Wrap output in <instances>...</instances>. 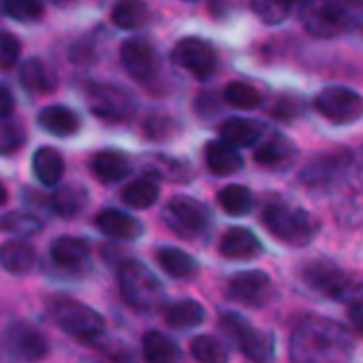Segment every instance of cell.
<instances>
[{
    "label": "cell",
    "mask_w": 363,
    "mask_h": 363,
    "mask_svg": "<svg viewBox=\"0 0 363 363\" xmlns=\"http://www.w3.org/2000/svg\"><path fill=\"white\" fill-rule=\"evenodd\" d=\"M126 73L137 82H150L158 73V54L145 39H130L120 50Z\"/></svg>",
    "instance_id": "cell-15"
},
{
    "label": "cell",
    "mask_w": 363,
    "mask_h": 363,
    "mask_svg": "<svg viewBox=\"0 0 363 363\" xmlns=\"http://www.w3.org/2000/svg\"><path fill=\"white\" fill-rule=\"evenodd\" d=\"M301 280L329 299L342 301L346 306L363 303V276L346 274L329 259H316L303 265Z\"/></svg>",
    "instance_id": "cell-2"
},
{
    "label": "cell",
    "mask_w": 363,
    "mask_h": 363,
    "mask_svg": "<svg viewBox=\"0 0 363 363\" xmlns=\"http://www.w3.org/2000/svg\"><path fill=\"white\" fill-rule=\"evenodd\" d=\"M295 145L289 137L284 135H272L269 139H265L259 150L255 152V160L261 167L267 169H284L291 164V160L295 158Z\"/></svg>",
    "instance_id": "cell-18"
},
{
    "label": "cell",
    "mask_w": 363,
    "mask_h": 363,
    "mask_svg": "<svg viewBox=\"0 0 363 363\" xmlns=\"http://www.w3.org/2000/svg\"><path fill=\"white\" fill-rule=\"evenodd\" d=\"M141 350L147 363H177L179 361L177 344L160 331H147L141 340Z\"/></svg>",
    "instance_id": "cell-29"
},
{
    "label": "cell",
    "mask_w": 363,
    "mask_h": 363,
    "mask_svg": "<svg viewBox=\"0 0 363 363\" xmlns=\"http://www.w3.org/2000/svg\"><path fill=\"white\" fill-rule=\"evenodd\" d=\"M261 92L246 82H231L225 88V101L238 109H255L261 105Z\"/></svg>",
    "instance_id": "cell-37"
},
{
    "label": "cell",
    "mask_w": 363,
    "mask_h": 363,
    "mask_svg": "<svg viewBox=\"0 0 363 363\" xmlns=\"http://www.w3.org/2000/svg\"><path fill=\"white\" fill-rule=\"evenodd\" d=\"M162 218L171 231H175L182 238H201L210 229V212L203 203H199L193 197H173L164 210Z\"/></svg>",
    "instance_id": "cell-8"
},
{
    "label": "cell",
    "mask_w": 363,
    "mask_h": 363,
    "mask_svg": "<svg viewBox=\"0 0 363 363\" xmlns=\"http://www.w3.org/2000/svg\"><path fill=\"white\" fill-rule=\"evenodd\" d=\"M169 128H171V120L162 118V116H152L145 122V135L152 139H162L169 133Z\"/></svg>",
    "instance_id": "cell-41"
},
{
    "label": "cell",
    "mask_w": 363,
    "mask_h": 363,
    "mask_svg": "<svg viewBox=\"0 0 363 363\" xmlns=\"http://www.w3.org/2000/svg\"><path fill=\"white\" fill-rule=\"evenodd\" d=\"M171 60L189 73H193L199 79H208L216 71V52L210 43L197 37H189L177 41V45L171 52Z\"/></svg>",
    "instance_id": "cell-14"
},
{
    "label": "cell",
    "mask_w": 363,
    "mask_h": 363,
    "mask_svg": "<svg viewBox=\"0 0 363 363\" xmlns=\"http://www.w3.org/2000/svg\"><path fill=\"white\" fill-rule=\"evenodd\" d=\"M58 3H62V0H58Z\"/></svg>",
    "instance_id": "cell-47"
},
{
    "label": "cell",
    "mask_w": 363,
    "mask_h": 363,
    "mask_svg": "<svg viewBox=\"0 0 363 363\" xmlns=\"http://www.w3.org/2000/svg\"><path fill=\"white\" fill-rule=\"evenodd\" d=\"M206 164L214 175H233L244 167V158L225 141H212L206 147Z\"/></svg>",
    "instance_id": "cell-24"
},
{
    "label": "cell",
    "mask_w": 363,
    "mask_h": 363,
    "mask_svg": "<svg viewBox=\"0 0 363 363\" xmlns=\"http://www.w3.org/2000/svg\"><path fill=\"white\" fill-rule=\"evenodd\" d=\"M261 218H263L265 229L276 240H280L289 246H297V248L308 246L320 229L318 220L310 212H306L301 208H291L284 203L267 206L263 210Z\"/></svg>",
    "instance_id": "cell-3"
},
{
    "label": "cell",
    "mask_w": 363,
    "mask_h": 363,
    "mask_svg": "<svg viewBox=\"0 0 363 363\" xmlns=\"http://www.w3.org/2000/svg\"><path fill=\"white\" fill-rule=\"evenodd\" d=\"M261 252V242L257 240V235L248 229L242 227H233L229 229L223 240H220V255L231 259V261H244V259H252Z\"/></svg>",
    "instance_id": "cell-19"
},
{
    "label": "cell",
    "mask_w": 363,
    "mask_h": 363,
    "mask_svg": "<svg viewBox=\"0 0 363 363\" xmlns=\"http://www.w3.org/2000/svg\"><path fill=\"white\" fill-rule=\"evenodd\" d=\"M263 128L246 118H229L220 124V137L231 147H250L261 139Z\"/></svg>",
    "instance_id": "cell-25"
},
{
    "label": "cell",
    "mask_w": 363,
    "mask_h": 363,
    "mask_svg": "<svg viewBox=\"0 0 363 363\" xmlns=\"http://www.w3.org/2000/svg\"><path fill=\"white\" fill-rule=\"evenodd\" d=\"M289 357L293 363H346L352 357V342L342 325L308 316L291 333Z\"/></svg>",
    "instance_id": "cell-1"
},
{
    "label": "cell",
    "mask_w": 363,
    "mask_h": 363,
    "mask_svg": "<svg viewBox=\"0 0 363 363\" xmlns=\"http://www.w3.org/2000/svg\"><path fill=\"white\" fill-rule=\"evenodd\" d=\"M26 143V133L18 122L11 120H0V154L9 156L22 150Z\"/></svg>",
    "instance_id": "cell-39"
},
{
    "label": "cell",
    "mask_w": 363,
    "mask_h": 363,
    "mask_svg": "<svg viewBox=\"0 0 363 363\" xmlns=\"http://www.w3.org/2000/svg\"><path fill=\"white\" fill-rule=\"evenodd\" d=\"M7 203V189L3 186V182H0V208Z\"/></svg>",
    "instance_id": "cell-44"
},
{
    "label": "cell",
    "mask_w": 363,
    "mask_h": 363,
    "mask_svg": "<svg viewBox=\"0 0 363 363\" xmlns=\"http://www.w3.org/2000/svg\"><path fill=\"white\" fill-rule=\"evenodd\" d=\"M50 255H52V261L62 265V267H77L88 259L90 246L82 238L62 235V238L54 240V244L50 248Z\"/></svg>",
    "instance_id": "cell-27"
},
{
    "label": "cell",
    "mask_w": 363,
    "mask_h": 363,
    "mask_svg": "<svg viewBox=\"0 0 363 363\" xmlns=\"http://www.w3.org/2000/svg\"><path fill=\"white\" fill-rule=\"evenodd\" d=\"M111 22L122 30H137L150 22V9L143 0H120L111 11Z\"/></svg>",
    "instance_id": "cell-30"
},
{
    "label": "cell",
    "mask_w": 363,
    "mask_h": 363,
    "mask_svg": "<svg viewBox=\"0 0 363 363\" xmlns=\"http://www.w3.org/2000/svg\"><path fill=\"white\" fill-rule=\"evenodd\" d=\"M37 122L43 130H48L50 135H56V137H71L82 126L79 116L65 105H50V107L41 109Z\"/></svg>",
    "instance_id": "cell-20"
},
{
    "label": "cell",
    "mask_w": 363,
    "mask_h": 363,
    "mask_svg": "<svg viewBox=\"0 0 363 363\" xmlns=\"http://www.w3.org/2000/svg\"><path fill=\"white\" fill-rule=\"evenodd\" d=\"M120 199L124 206L128 208H137V210H147L156 203L158 199V186L152 179H135L128 186L122 189Z\"/></svg>",
    "instance_id": "cell-32"
},
{
    "label": "cell",
    "mask_w": 363,
    "mask_h": 363,
    "mask_svg": "<svg viewBox=\"0 0 363 363\" xmlns=\"http://www.w3.org/2000/svg\"><path fill=\"white\" fill-rule=\"evenodd\" d=\"M227 297L244 303V306H252V308H261L274 301L276 297V286L272 282V278L265 272H242L235 274L225 289Z\"/></svg>",
    "instance_id": "cell-10"
},
{
    "label": "cell",
    "mask_w": 363,
    "mask_h": 363,
    "mask_svg": "<svg viewBox=\"0 0 363 363\" xmlns=\"http://www.w3.org/2000/svg\"><path fill=\"white\" fill-rule=\"evenodd\" d=\"M252 11L265 24H280L289 18L291 5L286 0H250Z\"/></svg>",
    "instance_id": "cell-38"
},
{
    "label": "cell",
    "mask_w": 363,
    "mask_h": 363,
    "mask_svg": "<svg viewBox=\"0 0 363 363\" xmlns=\"http://www.w3.org/2000/svg\"><path fill=\"white\" fill-rule=\"evenodd\" d=\"M33 171L43 186H56L65 173V158L54 147H39L33 156Z\"/></svg>",
    "instance_id": "cell-26"
},
{
    "label": "cell",
    "mask_w": 363,
    "mask_h": 363,
    "mask_svg": "<svg viewBox=\"0 0 363 363\" xmlns=\"http://www.w3.org/2000/svg\"><path fill=\"white\" fill-rule=\"evenodd\" d=\"M50 352L48 337L33 325L20 320L5 327L0 335V354L9 363H37Z\"/></svg>",
    "instance_id": "cell-6"
},
{
    "label": "cell",
    "mask_w": 363,
    "mask_h": 363,
    "mask_svg": "<svg viewBox=\"0 0 363 363\" xmlns=\"http://www.w3.org/2000/svg\"><path fill=\"white\" fill-rule=\"evenodd\" d=\"M154 259L164 274H169L171 278H177V280H191L199 274V263L195 261V257H191L189 252L179 250V248H173V246L158 248L154 252Z\"/></svg>",
    "instance_id": "cell-16"
},
{
    "label": "cell",
    "mask_w": 363,
    "mask_h": 363,
    "mask_svg": "<svg viewBox=\"0 0 363 363\" xmlns=\"http://www.w3.org/2000/svg\"><path fill=\"white\" fill-rule=\"evenodd\" d=\"M94 223L105 235L116 240H135L143 233V223L120 210H105L96 216Z\"/></svg>",
    "instance_id": "cell-21"
},
{
    "label": "cell",
    "mask_w": 363,
    "mask_h": 363,
    "mask_svg": "<svg viewBox=\"0 0 363 363\" xmlns=\"http://www.w3.org/2000/svg\"><path fill=\"white\" fill-rule=\"evenodd\" d=\"M352 158L348 152H327L312 158L299 173V182L306 189H327L333 182H337L350 167Z\"/></svg>",
    "instance_id": "cell-13"
},
{
    "label": "cell",
    "mask_w": 363,
    "mask_h": 363,
    "mask_svg": "<svg viewBox=\"0 0 363 363\" xmlns=\"http://www.w3.org/2000/svg\"><path fill=\"white\" fill-rule=\"evenodd\" d=\"M3 11L22 24H33L43 18V5L41 0H0Z\"/></svg>",
    "instance_id": "cell-36"
},
{
    "label": "cell",
    "mask_w": 363,
    "mask_h": 363,
    "mask_svg": "<svg viewBox=\"0 0 363 363\" xmlns=\"http://www.w3.org/2000/svg\"><path fill=\"white\" fill-rule=\"evenodd\" d=\"M191 354L199 363H229L227 346L212 335H199L191 342Z\"/></svg>",
    "instance_id": "cell-34"
},
{
    "label": "cell",
    "mask_w": 363,
    "mask_h": 363,
    "mask_svg": "<svg viewBox=\"0 0 363 363\" xmlns=\"http://www.w3.org/2000/svg\"><path fill=\"white\" fill-rule=\"evenodd\" d=\"M350 3H354V5H363V0H350Z\"/></svg>",
    "instance_id": "cell-45"
},
{
    "label": "cell",
    "mask_w": 363,
    "mask_h": 363,
    "mask_svg": "<svg viewBox=\"0 0 363 363\" xmlns=\"http://www.w3.org/2000/svg\"><path fill=\"white\" fill-rule=\"evenodd\" d=\"M35 261H37V255L33 246L22 240H11L0 246V267L9 274H16V276L28 274L35 267Z\"/></svg>",
    "instance_id": "cell-23"
},
{
    "label": "cell",
    "mask_w": 363,
    "mask_h": 363,
    "mask_svg": "<svg viewBox=\"0 0 363 363\" xmlns=\"http://www.w3.org/2000/svg\"><path fill=\"white\" fill-rule=\"evenodd\" d=\"M20 82L28 92H35V94H50L56 90V84H58L56 73L41 58H30V60L22 62Z\"/></svg>",
    "instance_id": "cell-22"
},
{
    "label": "cell",
    "mask_w": 363,
    "mask_h": 363,
    "mask_svg": "<svg viewBox=\"0 0 363 363\" xmlns=\"http://www.w3.org/2000/svg\"><path fill=\"white\" fill-rule=\"evenodd\" d=\"M88 203V193L84 186H77V184H69V186H62L60 191L54 193L52 197V210L62 216V218H73L77 216Z\"/></svg>",
    "instance_id": "cell-31"
},
{
    "label": "cell",
    "mask_w": 363,
    "mask_h": 363,
    "mask_svg": "<svg viewBox=\"0 0 363 363\" xmlns=\"http://www.w3.org/2000/svg\"><path fill=\"white\" fill-rule=\"evenodd\" d=\"M41 229H43V223L28 212H7L0 216V231L3 233L30 238V235H37Z\"/></svg>",
    "instance_id": "cell-35"
},
{
    "label": "cell",
    "mask_w": 363,
    "mask_h": 363,
    "mask_svg": "<svg viewBox=\"0 0 363 363\" xmlns=\"http://www.w3.org/2000/svg\"><path fill=\"white\" fill-rule=\"evenodd\" d=\"M314 107L333 124H348L363 116V99L354 90L342 86L325 88L323 92H318V96L314 99Z\"/></svg>",
    "instance_id": "cell-11"
},
{
    "label": "cell",
    "mask_w": 363,
    "mask_h": 363,
    "mask_svg": "<svg viewBox=\"0 0 363 363\" xmlns=\"http://www.w3.org/2000/svg\"><path fill=\"white\" fill-rule=\"evenodd\" d=\"M16 107V99L13 92L9 90V86L0 84V118H7Z\"/></svg>",
    "instance_id": "cell-42"
},
{
    "label": "cell",
    "mask_w": 363,
    "mask_h": 363,
    "mask_svg": "<svg viewBox=\"0 0 363 363\" xmlns=\"http://www.w3.org/2000/svg\"><path fill=\"white\" fill-rule=\"evenodd\" d=\"M20 54H22V43L9 33H0V71L16 67Z\"/></svg>",
    "instance_id": "cell-40"
},
{
    "label": "cell",
    "mask_w": 363,
    "mask_h": 363,
    "mask_svg": "<svg viewBox=\"0 0 363 363\" xmlns=\"http://www.w3.org/2000/svg\"><path fill=\"white\" fill-rule=\"evenodd\" d=\"M118 282H120L122 297L135 310L152 312V310H158L164 301V289L158 282V278L145 265L137 261L122 263Z\"/></svg>",
    "instance_id": "cell-4"
},
{
    "label": "cell",
    "mask_w": 363,
    "mask_h": 363,
    "mask_svg": "<svg viewBox=\"0 0 363 363\" xmlns=\"http://www.w3.org/2000/svg\"><path fill=\"white\" fill-rule=\"evenodd\" d=\"M164 320L173 329H193L206 320V308L195 299H182L167 308Z\"/></svg>",
    "instance_id": "cell-28"
},
{
    "label": "cell",
    "mask_w": 363,
    "mask_h": 363,
    "mask_svg": "<svg viewBox=\"0 0 363 363\" xmlns=\"http://www.w3.org/2000/svg\"><path fill=\"white\" fill-rule=\"evenodd\" d=\"M286 3H289V5H293V3H299V0H286Z\"/></svg>",
    "instance_id": "cell-46"
},
{
    "label": "cell",
    "mask_w": 363,
    "mask_h": 363,
    "mask_svg": "<svg viewBox=\"0 0 363 363\" xmlns=\"http://www.w3.org/2000/svg\"><path fill=\"white\" fill-rule=\"evenodd\" d=\"M50 316L62 331L79 340H96L105 333V318L94 308L69 297L52 299Z\"/></svg>",
    "instance_id": "cell-5"
},
{
    "label": "cell",
    "mask_w": 363,
    "mask_h": 363,
    "mask_svg": "<svg viewBox=\"0 0 363 363\" xmlns=\"http://www.w3.org/2000/svg\"><path fill=\"white\" fill-rule=\"evenodd\" d=\"M252 193L242 186V184H231L225 186L218 193V206L229 214V216H246L252 210Z\"/></svg>",
    "instance_id": "cell-33"
},
{
    "label": "cell",
    "mask_w": 363,
    "mask_h": 363,
    "mask_svg": "<svg viewBox=\"0 0 363 363\" xmlns=\"http://www.w3.org/2000/svg\"><path fill=\"white\" fill-rule=\"evenodd\" d=\"M90 169L99 182H103V184H113V182H120L122 177L128 175L130 160L126 154L118 150H103L92 156Z\"/></svg>",
    "instance_id": "cell-17"
},
{
    "label": "cell",
    "mask_w": 363,
    "mask_h": 363,
    "mask_svg": "<svg viewBox=\"0 0 363 363\" xmlns=\"http://www.w3.org/2000/svg\"><path fill=\"white\" fill-rule=\"evenodd\" d=\"M220 327L227 331L240 346V350L252 363H269L274 359V337L272 333L255 329L244 316L235 312H225L220 316Z\"/></svg>",
    "instance_id": "cell-7"
},
{
    "label": "cell",
    "mask_w": 363,
    "mask_h": 363,
    "mask_svg": "<svg viewBox=\"0 0 363 363\" xmlns=\"http://www.w3.org/2000/svg\"><path fill=\"white\" fill-rule=\"evenodd\" d=\"M301 22L312 37L331 39L346 28L348 16L333 0H310L301 11Z\"/></svg>",
    "instance_id": "cell-12"
},
{
    "label": "cell",
    "mask_w": 363,
    "mask_h": 363,
    "mask_svg": "<svg viewBox=\"0 0 363 363\" xmlns=\"http://www.w3.org/2000/svg\"><path fill=\"white\" fill-rule=\"evenodd\" d=\"M348 320L352 325V329L363 335V303H354V306H348Z\"/></svg>",
    "instance_id": "cell-43"
},
{
    "label": "cell",
    "mask_w": 363,
    "mask_h": 363,
    "mask_svg": "<svg viewBox=\"0 0 363 363\" xmlns=\"http://www.w3.org/2000/svg\"><path fill=\"white\" fill-rule=\"evenodd\" d=\"M86 101L90 111L107 122H124L135 113V99L118 86L90 84L86 90Z\"/></svg>",
    "instance_id": "cell-9"
}]
</instances>
